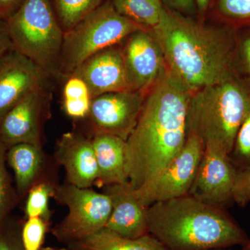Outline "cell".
I'll use <instances>...</instances> for the list:
<instances>
[{"instance_id":"1","label":"cell","mask_w":250,"mask_h":250,"mask_svg":"<svg viewBox=\"0 0 250 250\" xmlns=\"http://www.w3.org/2000/svg\"><path fill=\"white\" fill-rule=\"evenodd\" d=\"M191 94L168 69L146 93L137 124L126 141L129 182L143 204L185 145Z\"/></svg>"},{"instance_id":"2","label":"cell","mask_w":250,"mask_h":250,"mask_svg":"<svg viewBox=\"0 0 250 250\" xmlns=\"http://www.w3.org/2000/svg\"><path fill=\"white\" fill-rule=\"evenodd\" d=\"M147 30L169 71L192 93L239 75L232 28L208 27L164 6L160 22Z\"/></svg>"},{"instance_id":"3","label":"cell","mask_w":250,"mask_h":250,"mask_svg":"<svg viewBox=\"0 0 250 250\" xmlns=\"http://www.w3.org/2000/svg\"><path fill=\"white\" fill-rule=\"evenodd\" d=\"M148 231L167 250H225L250 241L227 208L189 195L149 206Z\"/></svg>"},{"instance_id":"4","label":"cell","mask_w":250,"mask_h":250,"mask_svg":"<svg viewBox=\"0 0 250 250\" xmlns=\"http://www.w3.org/2000/svg\"><path fill=\"white\" fill-rule=\"evenodd\" d=\"M250 113V83L239 74L191 94L188 134L198 136L205 148H214L229 155Z\"/></svg>"},{"instance_id":"5","label":"cell","mask_w":250,"mask_h":250,"mask_svg":"<svg viewBox=\"0 0 250 250\" xmlns=\"http://www.w3.org/2000/svg\"><path fill=\"white\" fill-rule=\"evenodd\" d=\"M6 23L15 49L35 62L52 80H60L64 31L50 0H25Z\"/></svg>"},{"instance_id":"6","label":"cell","mask_w":250,"mask_h":250,"mask_svg":"<svg viewBox=\"0 0 250 250\" xmlns=\"http://www.w3.org/2000/svg\"><path fill=\"white\" fill-rule=\"evenodd\" d=\"M143 29L118 14L110 0L104 1L64 33L59 62L60 80L72 75L94 54L121 43L130 34Z\"/></svg>"},{"instance_id":"7","label":"cell","mask_w":250,"mask_h":250,"mask_svg":"<svg viewBox=\"0 0 250 250\" xmlns=\"http://www.w3.org/2000/svg\"><path fill=\"white\" fill-rule=\"evenodd\" d=\"M53 198L68 208L65 218L53 229L54 236L70 244L106 228L112 210L106 193L67 183L56 186Z\"/></svg>"},{"instance_id":"8","label":"cell","mask_w":250,"mask_h":250,"mask_svg":"<svg viewBox=\"0 0 250 250\" xmlns=\"http://www.w3.org/2000/svg\"><path fill=\"white\" fill-rule=\"evenodd\" d=\"M50 84L23 97L0 122V137L8 148L29 143L42 148L45 123L50 116Z\"/></svg>"},{"instance_id":"9","label":"cell","mask_w":250,"mask_h":250,"mask_svg":"<svg viewBox=\"0 0 250 250\" xmlns=\"http://www.w3.org/2000/svg\"><path fill=\"white\" fill-rule=\"evenodd\" d=\"M146 96L142 92L125 90L94 98L87 117L93 136L112 135L126 141L137 124Z\"/></svg>"},{"instance_id":"10","label":"cell","mask_w":250,"mask_h":250,"mask_svg":"<svg viewBox=\"0 0 250 250\" xmlns=\"http://www.w3.org/2000/svg\"><path fill=\"white\" fill-rule=\"evenodd\" d=\"M131 90L146 94L167 70L162 49L147 29H140L121 43Z\"/></svg>"},{"instance_id":"11","label":"cell","mask_w":250,"mask_h":250,"mask_svg":"<svg viewBox=\"0 0 250 250\" xmlns=\"http://www.w3.org/2000/svg\"><path fill=\"white\" fill-rule=\"evenodd\" d=\"M236 173L228 154L205 147L188 195L207 205L227 208L234 204L233 188Z\"/></svg>"},{"instance_id":"12","label":"cell","mask_w":250,"mask_h":250,"mask_svg":"<svg viewBox=\"0 0 250 250\" xmlns=\"http://www.w3.org/2000/svg\"><path fill=\"white\" fill-rule=\"evenodd\" d=\"M205 146L198 136L188 134L182 150L172 159L145 199L149 207L156 202L188 195L195 180Z\"/></svg>"},{"instance_id":"13","label":"cell","mask_w":250,"mask_h":250,"mask_svg":"<svg viewBox=\"0 0 250 250\" xmlns=\"http://www.w3.org/2000/svg\"><path fill=\"white\" fill-rule=\"evenodd\" d=\"M51 80L31 59L16 49L10 52L0 62V122L23 97Z\"/></svg>"},{"instance_id":"14","label":"cell","mask_w":250,"mask_h":250,"mask_svg":"<svg viewBox=\"0 0 250 250\" xmlns=\"http://www.w3.org/2000/svg\"><path fill=\"white\" fill-rule=\"evenodd\" d=\"M54 158L65 169L67 183L82 188L97 186L98 166L91 138L77 132L62 134L56 145Z\"/></svg>"},{"instance_id":"15","label":"cell","mask_w":250,"mask_h":250,"mask_svg":"<svg viewBox=\"0 0 250 250\" xmlns=\"http://www.w3.org/2000/svg\"><path fill=\"white\" fill-rule=\"evenodd\" d=\"M72 75L84 81L93 98L103 94L131 90L121 43L94 54Z\"/></svg>"},{"instance_id":"16","label":"cell","mask_w":250,"mask_h":250,"mask_svg":"<svg viewBox=\"0 0 250 250\" xmlns=\"http://www.w3.org/2000/svg\"><path fill=\"white\" fill-rule=\"evenodd\" d=\"M111 199L112 210L106 229L125 238H137L149 234L148 207H146L129 182L104 187Z\"/></svg>"},{"instance_id":"17","label":"cell","mask_w":250,"mask_h":250,"mask_svg":"<svg viewBox=\"0 0 250 250\" xmlns=\"http://www.w3.org/2000/svg\"><path fill=\"white\" fill-rule=\"evenodd\" d=\"M91 139L98 166L97 187H105L129 182L126 141L108 134L94 135Z\"/></svg>"},{"instance_id":"18","label":"cell","mask_w":250,"mask_h":250,"mask_svg":"<svg viewBox=\"0 0 250 250\" xmlns=\"http://www.w3.org/2000/svg\"><path fill=\"white\" fill-rule=\"evenodd\" d=\"M6 159L12 168L18 195L28 193L31 188L41 181L45 154L42 148L29 143H19L8 149Z\"/></svg>"},{"instance_id":"19","label":"cell","mask_w":250,"mask_h":250,"mask_svg":"<svg viewBox=\"0 0 250 250\" xmlns=\"http://www.w3.org/2000/svg\"><path fill=\"white\" fill-rule=\"evenodd\" d=\"M72 250H167L152 235L125 238L104 228L84 239L70 244Z\"/></svg>"},{"instance_id":"20","label":"cell","mask_w":250,"mask_h":250,"mask_svg":"<svg viewBox=\"0 0 250 250\" xmlns=\"http://www.w3.org/2000/svg\"><path fill=\"white\" fill-rule=\"evenodd\" d=\"M118 14L146 29L155 27L164 5L161 0H110Z\"/></svg>"},{"instance_id":"21","label":"cell","mask_w":250,"mask_h":250,"mask_svg":"<svg viewBox=\"0 0 250 250\" xmlns=\"http://www.w3.org/2000/svg\"><path fill=\"white\" fill-rule=\"evenodd\" d=\"M62 87V108L67 116L77 121L87 118L93 97L86 83L75 75L64 79Z\"/></svg>"},{"instance_id":"22","label":"cell","mask_w":250,"mask_h":250,"mask_svg":"<svg viewBox=\"0 0 250 250\" xmlns=\"http://www.w3.org/2000/svg\"><path fill=\"white\" fill-rule=\"evenodd\" d=\"M64 33L104 2V0H50Z\"/></svg>"},{"instance_id":"23","label":"cell","mask_w":250,"mask_h":250,"mask_svg":"<svg viewBox=\"0 0 250 250\" xmlns=\"http://www.w3.org/2000/svg\"><path fill=\"white\" fill-rule=\"evenodd\" d=\"M56 186L47 180L35 184L28 192L25 205V214L27 218H41L48 223L51 213L49 202L53 198Z\"/></svg>"},{"instance_id":"24","label":"cell","mask_w":250,"mask_h":250,"mask_svg":"<svg viewBox=\"0 0 250 250\" xmlns=\"http://www.w3.org/2000/svg\"><path fill=\"white\" fill-rule=\"evenodd\" d=\"M8 149L0 137V229L17 200L18 194L12 187L6 167Z\"/></svg>"},{"instance_id":"25","label":"cell","mask_w":250,"mask_h":250,"mask_svg":"<svg viewBox=\"0 0 250 250\" xmlns=\"http://www.w3.org/2000/svg\"><path fill=\"white\" fill-rule=\"evenodd\" d=\"M229 157L237 172L250 170V113L238 129Z\"/></svg>"},{"instance_id":"26","label":"cell","mask_w":250,"mask_h":250,"mask_svg":"<svg viewBox=\"0 0 250 250\" xmlns=\"http://www.w3.org/2000/svg\"><path fill=\"white\" fill-rule=\"evenodd\" d=\"M47 223L41 218H27L21 233L24 250H41L45 240Z\"/></svg>"},{"instance_id":"27","label":"cell","mask_w":250,"mask_h":250,"mask_svg":"<svg viewBox=\"0 0 250 250\" xmlns=\"http://www.w3.org/2000/svg\"><path fill=\"white\" fill-rule=\"evenodd\" d=\"M218 5L220 14L231 24L250 25V0H218Z\"/></svg>"},{"instance_id":"28","label":"cell","mask_w":250,"mask_h":250,"mask_svg":"<svg viewBox=\"0 0 250 250\" xmlns=\"http://www.w3.org/2000/svg\"><path fill=\"white\" fill-rule=\"evenodd\" d=\"M236 37L237 68L250 83V28L241 34L236 31Z\"/></svg>"},{"instance_id":"29","label":"cell","mask_w":250,"mask_h":250,"mask_svg":"<svg viewBox=\"0 0 250 250\" xmlns=\"http://www.w3.org/2000/svg\"><path fill=\"white\" fill-rule=\"evenodd\" d=\"M233 200L238 207L250 203V170L237 172L233 188Z\"/></svg>"},{"instance_id":"30","label":"cell","mask_w":250,"mask_h":250,"mask_svg":"<svg viewBox=\"0 0 250 250\" xmlns=\"http://www.w3.org/2000/svg\"><path fill=\"white\" fill-rule=\"evenodd\" d=\"M166 7L180 13L184 16L191 17L197 12L195 0H161Z\"/></svg>"},{"instance_id":"31","label":"cell","mask_w":250,"mask_h":250,"mask_svg":"<svg viewBox=\"0 0 250 250\" xmlns=\"http://www.w3.org/2000/svg\"><path fill=\"white\" fill-rule=\"evenodd\" d=\"M14 49L7 23L6 21L0 19V62Z\"/></svg>"},{"instance_id":"32","label":"cell","mask_w":250,"mask_h":250,"mask_svg":"<svg viewBox=\"0 0 250 250\" xmlns=\"http://www.w3.org/2000/svg\"><path fill=\"white\" fill-rule=\"evenodd\" d=\"M0 250H24L21 238L11 233L0 235Z\"/></svg>"},{"instance_id":"33","label":"cell","mask_w":250,"mask_h":250,"mask_svg":"<svg viewBox=\"0 0 250 250\" xmlns=\"http://www.w3.org/2000/svg\"><path fill=\"white\" fill-rule=\"evenodd\" d=\"M25 0H0V19L8 21Z\"/></svg>"},{"instance_id":"34","label":"cell","mask_w":250,"mask_h":250,"mask_svg":"<svg viewBox=\"0 0 250 250\" xmlns=\"http://www.w3.org/2000/svg\"><path fill=\"white\" fill-rule=\"evenodd\" d=\"M209 1L210 0H195L197 11L201 14H204L208 8Z\"/></svg>"},{"instance_id":"35","label":"cell","mask_w":250,"mask_h":250,"mask_svg":"<svg viewBox=\"0 0 250 250\" xmlns=\"http://www.w3.org/2000/svg\"><path fill=\"white\" fill-rule=\"evenodd\" d=\"M242 250H250V240L244 246L242 247Z\"/></svg>"},{"instance_id":"36","label":"cell","mask_w":250,"mask_h":250,"mask_svg":"<svg viewBox=\"0 0 250 250\" xmlns=\"http://www.w3.org/2000/svg\"><path fill=\"white\" fill-rule=\"evenodd\" d=\"M41 250H65L63 249H57V248H52V247H46V248H42Z\"/></svg>"},{"instance_id":"37","label":"cell","mask_w":250,"mask_h":250,"mask_svg":"<svg viewBox=\"0 0 250 250\" xmlns=\"http://www.w3.org/2000/svg\"></svg>"}]
</instances>
